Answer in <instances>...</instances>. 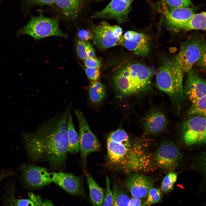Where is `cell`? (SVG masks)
Instances as JSON below:
<instances>
[{
  "label": "cell",
  "mask_w": 206,
  "mask_h": 206,
  "mask_svg": "<svg viewBox=\"0 0 206 206\" xmlns=\"http://www.w3.org/2000/svg\"><path fill=\"white\" fill-rule=\"evenodd\" d=\"M69 111L46 122L34 132L22 134L28 156L32 162L46 163L53 171L64 168L67 157Z\"/></svg>",
  "instance_id": "6da1fadb"
},
{
  "label": "cell",
  "mask_w": 206,
  "mask_h": 206,
  "mask_svg": "<svg viewBox=\"0 0 206 206\" xmlns=\"http://www.w3.org/2000/svg\"><path fill=\"white\" fill-rule=\"evenodd\" d=\"M106 145L105 165L109 169L126 175L153 170L154 159L146 139L132 137L118 129L108 135Z\"/></svg>",
  "instance_id": "7a4b0ae2"
},
{
  "label": "cell",
  "mask_w": 206,
  "mask_h": 206,
  "mask_svg": "<svg viewBox=\"0 0 206 206\" xmlns=\"http://www.w3.org/2000/svg\"><path fill=\"white\" fill-rule=\"evenodd\" d=\"M151 69L138 63L128 64L121 67L113 78L114 87L121 95L128 96L146 89L151 83Z\"/></svg>",
  "instance_id": "3957f363"
},
{
  "label": "cell",
  "mask_w": 206,
  "mask_h": 206,
  "mask_svg": "<svg viewBox=\"0 0 206 206\" xmlns=\"http://www.w3.org/2000/svg\"><path fill=\"white\" fill-rule=\"evenodd\" d=\"M183 73L177 55L163 63L156 74V82L158 88L178 104L185 98Z\"/></svg>",
  "instance_id": "277c9868"
},
{
  "label": "cell",
  "mask_w": 206,
  "mask_h": 206,
  "mask_svg": "<svg viewBox=\"0 0 206 206\" xmlns=\"http://www.w3.org/2000/svg\"><path fill=\"white\" fill-rule=\"evenodd\" d=\"M59 21L58 18L46 17L39 11L38 15L32 16L28 23L17 31V36L27 34L36 40L54 36L67 38L59 28Z\"/></svg>",
  "instance_id": "5b68a950"
},
{
  "label": "cell",
  "mask_w": 206,
  "mask_h": 206,
  "mask_svg": "<svg viewBox=\"0 0 206 206\" xmlns=\"http://www.w3.org/2000/svg\"><path fill=\"white\" fill-rule=\"evenodd\" d=\"M75 113L79 124L78 136L81 162L84 168L86 169L88 156L98 151L100 145L97 138L91 130L83 113L80 110H75Z\"/></svg>",
  "instance_id": "8992f818"
},
{
  "label": "cell",
  "mask_w": 206,
  "mask_h": 206,
  "mask_svg": "<svg viewBox=\"0 0 206 206\" xmlns=\"http://www.w3.org/2000/svg\"><path fill=\"white\" fill-rule=\"evenodd\" d=\"M91 31L93 35L92 40L93 44L101 50L118 45L122 33L120 26L111 25L105 21L94 25Z\"/></svg>",
  "instance_id": "52a82bcc"
},
{
  "label": "cell",
  "mask_w": 206,
  "mask_h": 206,
  "mask_svg": "<svg viewBox=\"0 0 206 206\" xmlns=\"http://www.w3.org/2000/svg\"><path fill=\"white\" fill-rule=\"evenodd\" d=\"M205 46V42L197 37H191L182 43L177 55L183 73L192 70Z\"/></svg>",
  "instance_id": "ba28073f"
},
{
  "label": "cell",
  "mask_w": 206,
  "mask_h": 206,
  "mask_svg": "<svg viewBox=\"0 0 206 206\" xmlns=\"http://www.w3.org/2000/svg\"><path fill=\"white\" fill-rule=\"evenodd\" d=\"M182 131L183 140L186 145L205 143V116H198L189 118L183 123Z\"/></svg>",
  "instance_id": "9c48e42d"
},
{
  "label": "cell",
  "mask_w": 206,
  "mask_h": 206,
  "mask_svg": "<svg viewBox=\"0 0 206 206\" xmlns=\"http://www.w3.org/2000/svg\"><path fill=\"white\" fill-rule=\"evenodd\" d=\"M21 179L23 184L33 189L41 188L52 182L49 173L45 168L29 164L20 167Z\"/></svg>",
  "instance_id": "30bf717a"
},
{
  "label": "cell",
  "mask_w": 206,
  "mask_h": 206,
  "mask_svg": "<svg viewBox=\"0 0 206 206\" xmlns=\"http://www.w3.org/2000/svg\"><path fill=\"white\" fill-rule=\"evenodd\" d=\"M150 39L147 34L129 31L122 36L118 45L124 46L137 56L145 57L149 53Z\"/></svg>",
  "instance_id": "8fae6325"
},
{
  "label": "cell",
  "mask_w": 206,
  "mask_h": 206,
  "mask_svg": "<svg viewBox=\"0 0 206 206\" xmlns=\"http://www.w3.org/2000/svg\"><path fill=\"white\" fill-rule=\"evenodd\" d=\"M131 4L123 0H112L103 9L94 13L91 19H114L119 24L128 20V15L132 11Z\"/></svg>",
  "instance_id": "7c38bea8"
},
{
  "label": "cell",
  "mask_w": 206,
  "mask_h": 206,
  "mask_svg": "<svg viewBox=\"0 0 206 206\" xmlns=\"http://www.w3.org/2000/svg\"><path fill=\"white\" fill-rule=\"evenodd\" d=\"M181 158V153L174 143L166 141L159 146L154 161L159 168L168 170L176 167Z\"/></svg>",
  "instance_id": "4fadbf2b"
},
{
  "label": "cell",
  "mask_w": 206,
  "mask_h": 206,
  "mask_svg": "<svg viewBox=\"0 0 206 206\" xmlns=\"http://www.w3.org/2000/svg\"><path fill=\"white\" fill-rule=\"evenodd\" d=\"M124 184L132 197L141 199L146 198L150 189L155 180L151 177L138 173L127 175Z\"/></svg>",
  "instance_id": "5bb4252c"
},
{
  "label": "cell",
  "mask_w": 206,
  "mask_h": 206,
  "mask_svg": "<svg viewBox=\"0 0 206 206\" xmlns=\"http://www.w3.org/2000/svg\"><path fill=\"white\" fill-rule=\"evenodd\" d=\"M49 174L52 182L68 193L82 198L86 197L82 179L80 177L62 171Z\"/></svg>",
  "instance_id": "9a60e30c"
},
{
  "label": "cell",
  "mask_w": 206,
  "mask_h": 206,
  "mask_svg": "<svg viewBox=\"0 0 206 206\" xmlns=\"http://www.w3.org/2000/svg\"><path fill=\"white\" fill-rule=\"evenodd\" d=\"M187 73L183 92L192 103L206 95V82L192 70Z\"/></svg>",
  "instance_id": "2e32d148"
},
{
  "label": "cell",
  "mask_w": 206,
  "mask_h": 206,
  "mask_svg": "<svg viewBox=\"0 0 206 206\" xmlns=\"http://www.w3.org/2000/svg\"><path fill=\"white\" fill-rule=\"evenodd\" d=\"M88 0H54V7L69 19L75 18L84 9Z\"/></svg>",
  "instance_id": "e0dca14e"
},
{
  "label": "cell",
  "mask_w": 206,
  "mask_h": 206,
  "mask_svg": "<svg viewBox=\"0 0 206 206\" xmlns=\"http://www.w3.org/2000/svg\"><path fill=\"white\" fill-rule=\"evenodd\" d=\"M167 121L164 114L159 110H154L146 116L144 127L148 134H158L163 131L167 126Z\"/></svg>",
  "instance_id": "ac0fdd59"
},
{
  "label": "cell",
  "mask_w": 206,
  "mask_h": 206,
  "mask_svg": "<svg viewBox=\"0 0 206 206\" xmlns=\"http://www.w3.org/2000/svg\"><path fill=\"white\" fill-rule=\"evenodd\" d=\"M164 7L163 13L171 27L187 21L195 13L194 9L189 7L171 8L166 6Z\"/></svg>",
  "instance_id": "d6986e66"
},
{
  "label": "cell",
  "mask_w": 206,
  "mask_h": 206,
  "mask_svg": "<svg viewBox=\"0 0 206 206\" xmlns=\"http://www.w3.org/2000/svg\"><path fill=\"white\" fill-rule=\"evenodd\" d=\"M206 13H195L187 21L172 27L177 30H206Z\"/></svg>",
  "instance_id": "ffe728a7"
},
{
  "label": "cell",
  "mask_w": 206,
  "mask_h": 206,
  "mask_svg": "<svg viewBox=\"0 0 206 206\" xmlns=\"http://www.w3.org/2000/svg\"><path fill=\"white\" fill-rule=\"evenodd\" d=\"M86 176L89 189L90 200L92 206H102L106 197L104 190L90 174L86 173Z\"/></svg>",
  "instance_id": "44dd1931"
},
{
  "label": "cell",
  "mask_w": 206,
  "mask_h": 206,
  "mask_svg": "<svg viewBox=\"0 0 206 206\" xmlns=\"http://www.w3.org/2000/svg\"><path fill=\"white\" fill-rule=\"evenodd\" d=\"M112 193V206H128L130 197L129 192L124 184L114 183Z\"/></svg>",
  "instance_id": "7402d4cb"
},
{
  "label": "cell",
  "mask_w": 206,
  "mask_h": 206,
  "mask_svg": "<svg viewBox=\"0 0 206 206\" xmlns=\"http://www.w3.org/2000/svg\"><path fill=\"white\" fill-rule=\"evenodd\" d=\"M67 152L76 153L80 150L79 136L75 129L72 115L69 114L67 119Z\"/></svg>",
  "instance_id": "603a6c76"
},
{
  "label": "cell",
  "mask_w": 206,
  "mask_h": 206,
  "mask_svg": "<svg viewBox=\"0 0 206 206\" xmlns=\"http://www.w3.org/2000/svg\"><path fill=\"white\" fill-rule=\"evenodd\" d=\"M88 92L90 100L94 103H98L105 96V87L100 82L97 81L92 82L90 86Z\"/></svg>",
  "instance_id": "cb8c5ba5"
},
{
  "label": "cell",
  "mask_w": 206,
  "mask_h": 206,
  "mask_svg": "<svg viewBox=\"0 0 206 206\" xmlns=\"http://www.w3.org/2000/svg\"><path fill=\"white\" fill-rule=\"evenodd\" d=\"M21 7L24 15L29 14L35 6H48L54 7V0H20Z\"/></svg>",
  "instance_id": "d4e9b609"
},
{
  "label": "cell",
  "mask_w": 206,
  "mask_h": 206,
  "mask_svg": "<svg viewBox=\"0 0 206 206\" xmlns=\"http://www.w3.org/2000/svg\"><path fill=\"white\" fill-rule=\"evenodd\" d=\"M190 115L206 116V95L192 103L188 112Z\"/></svg>",
  "instance_id": "484cf974"
},
{
  "label": "cell",
  "mask_w": 206,
  "mask_h": 206,
  "mask_svg": "<svg viewBox=\"0 0 206 206\" xmlns=\"http://www.w3.org/2000/svg\"><path fill=\"white\" fill-rule=\"evenodd\" d=\"M29 198L15 200L16 206H40L43 202L41 196L32 193L28 194Z\"/></svg>",
  "instance_id": "4316f807"
},
{
  "label": "cell",
  "mask_w": 206,
  "mask_h": 206,
  "mask_svg": "<svg viewBox=\"0 0 206 206\" xmlns=\"http://www.w3.org/2000/svg\"><path fill=\"white\" fill-rule=\"evenodd\" d=\"M177 174L174 172L169 173L163 179L161 184L162 190L166 193L171 191L173 189L174 185L177 181Z\"/></svg>",
  "instance_id": "83f0119b"
},
{
  "label": "cell",
  "mask_w": 206,
  "mask_h": 206,
  "mask_svg": "<svg viewBox=\"0 0 206 206\" xmlns=\"http://www.w3.org/2000/svg\"><path fill=\"white\" fill-rule=\"evenodd\" d=\"M88 42L78 40L76 43V51L79 57L84 60L88 58V54L92 47Z\"/></svg>",
  "instance_id": "f1b7e54d"
},
{
  "label": "cell",
  "mask_w": 206,
  "mask_h": 206,
  "mask_svg": "<svg viewBox=\"0 0 206 206\" xmlns=\"http://www.w3.org/2000/svg\"><path fill=\"white\" fill-rule=\"evenodd\" d=\"M161 199V194L159 189L151 188L149 191L144 206H149L159 202Z\"/></svg>",
  "instance_id": "f546056e"
},
{
  "label": "cell",
  "mask_w": 206,
  "mask_h": 206,
  "mask_svg": "<svg viewBox=\"0 0 206 206\" xmlns=\"http://www.w3.org/2000/svg\"><path fill=\"white\" fill-rule=\"evenodd\" d=\"M4 196V204L5 206H16L15 203V190L13 185H11L7 190Z\"/></svg>",
  "instance_id": "4dcf8cb0"
},
{
  "label": "cell",
  "mask_w": 206,
  "mask_h": 206,
  "mask_svg": "<svg viewBox=\"0 0 206 206\" xmlns=\"http://www.w3.org/2000/svg\"><path fill=\"white\" fill-rule=\"evenodd\" d=\"M106 197L103 206H112V191L110 187V181L108 177H106Z\"/></svg>",
  "instance_id": "1f68e13d"
},
{
  "label": "cell",
  "mask_w": 206,
  "mask_h": 206,
  "mask_svg": "<svg viewBox=\"0 0 206 206\" xmlns=\"http://www.w3.org/2000/svg\"><path fill=\"white\" fill-rule=\"evenodd\" d=\"M171 7H188L191 4V0H165Z\"/></svg>",
  "instance_id": "d6a6232c"
},
{
  "label": "cell",
  "mask_w": 206,
  "mask_h": 206,
  "mask_svg": "<svg viewBox=\"0 0 206 206\" xmlns=\"http://www.w3.org/2000/svg\"><path fill=\"white\" fill-rule=\"evenodd\" d=\"M85 72L88 77L92 82L96 81L100 78V68L86 67Z\"/></svg>",
  "instance_id": "836d02e7"
},
{
  "label": "cell",
  "mask_w": 206,
  "mask_h": 206,
  "mask_svg": "<svg viewBox=\"0 0 206 206\" xmlns=\"http://www.w3.org/2000/svg\"><path fill=\"white\" fill-rule=\"evenodd\" d=\"M84 61V64L86 67L100 68L102 66L100 61L96 57L88 58Z\"/></svg>",
  "instance_id": "e575fe53"
},
{
  "label": "cell",
  "mask_w": 206,
  "mask_h": 206,
  "mask_svg": "<svg viewBox=\"0 0 206 206\" xmlns=\"http://www.w3.org/2000/svg\"><path fill=\"white\" fill-rule=\"evenodd\" d=\"M78 36L80 40L87 41L93 38V35L91 31L86 29H81L78 33Z\"/></svg>",
  "instance_id": "d590c367"
},
{
  "label": "cell",
  "mask_w": 206,
  "mask_h": 206,
  "mask_svg": "<svg viewBox=\"0 0 206 206\" xmlns=\"http://www.w3.org/2000/svg\"><path fill=\"white\" fill-rule=\"evenodd\" d=\"M203 70L205 69L206 65V46L202 49L199 58L196 63Z\"/></svg>",
  "instance_id": "8d00e7d4"
},
{
  "label": "cell",
  "mask_w": 206,
  "mask_h": 206,
  "mask_svg": "<svg viewBox=\"0 0 206 206\" xmlns=\"http://www.w3.org/2000/svg\"><path fill=\"white\" fill-rule=\"evenodd\" d=\"M142 199L132 197L130 198L128 206H144Z\"/></svg>",
  "instance_id": "74e56055"
},
{
  "label": "cell",
  "mask_w": 206,
  "mask_h": 206,
  "mask_svg": "<svg viewBox=\"0 0 206 206\" xmlns=\"http://www.w3.org/2000/svg\"><path fill=\"white\" fill-rule=\"evenodd\" d=\"M15 174V173L11 170H7L0 171V183L4 179Z\"/></svg>",
  "instance_id": "f35d334b"
},
{
  "label": "cell",
  "mask_w": 206,
  "mask_h": 206,
  "mask_svg": "<svg viewBox=\"0 0 206 206\" xmlns=\"http://www.w3.org/2000/svg\"><path fill=\"white\" fill-rule=\"evenodd\" d=\"M40 206H56L53 204L51 201L49 199L45 200L43 202Z\"/></svg>",
  "instance_id": "ab89813d"
},
{
  "label": "cell",
  "mask_w": 206,
  "mask_h": 206,
  "mask_svg": "<svg viewBox=\"0 0 206 206\" xmlns=\"http://www.w3.org/2000/svg\"><path fill=\"white\" fill-rule=\"evenodd\" d=\"M125 2L129 4H131L133 1V0H123Z\"/></svg>",
  "instance_id": "60d3db41"
},
{
  "label": "cell",
  "mask_w": 206,
  "mask_h": 206,
  "mask_svg": "<svg viewBox=\"0 0 206 206\" xmlns=\"http://www.w3.org/2000/svg\"><path fill=\"white\" fill-rule=\"evenodd\" d=\"M93 1L96 2H100L103 1L104 0H92Z\"/></svg>",
  "instance_id": "b9f144b4"
}]
</instances>
